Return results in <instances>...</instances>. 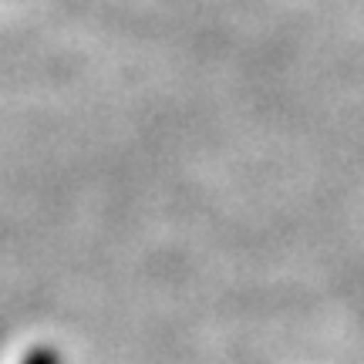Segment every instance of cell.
Segmentation results:
<instances>
[{"mask_svg":"<svg viewBox=\"0 0 364 364\" xmlns=\"http://www.w3.org/2000/svg\"><path fill=\"white\" fill-rule=\"evenodd\" d=\"M21 364H61V354L48 348V344H38V348H31V351L21 358Z\"/></svg>","mask_w":364,"mask_h":364,"instance_id":"6da1fadb","label":"cell"}]
</instances>
